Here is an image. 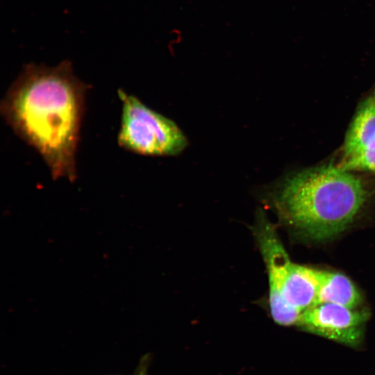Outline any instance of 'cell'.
Returning a JSON list of instances; mask_svg holds the SVG:
<instances>
[{"instance_id":"6da1fadb","label":"cell","mask_w":375,"mask_h":375,"mask_svg":"<svg viewBox=\"0 0 375 375\" xmlns=\"http://www.w3.org/2000/svg\"><path fill=\"white\" fill-rule=\"evenodd\" d=\"M88 88L69 60L55 67L30 63L1 101L7 124L38 151L53 179L74 182L77 177L76 153Z\"/></svg>"},{"instance_id":"7a4b0ae2","label":"cell","mask_w":375,"mask_h":375,"mask_svg":"<svg viewBox=\"0 0 375 375\" xmlns=\"http://www.w3.org/2000/svg\"><path fill=\"white\" fill-rule=\"evenodd\" d=\"M367 198L360 179L339 167L328 166L290 176L265 201L290 233L322 242L349 228Z\"/></svg>"},{"instance_id":"3957f363","label":"cell","mask_w":375,"mask_h":375,"mask_svg":"<svg viewBox=\"0 0 375 375\" xmlns=\"http://www.w3.org/2000/svg\"><path fill=\"white\" fill-rule=\"evenodd\" d=\"M122 102L117 142L129 151L148 156H173L188 146L178 126L144 104L133 95L118 90Z\"/></svg>"},{"instance_id":"277c9868","label":"cell","mask_w":375,"mask_h":375,"mask_svg":"<svg viewBox=\"0 0 375 375\" xmlns=\"http://www.w3.org/2000/svg\"><path fill=\"white\" fill-rule=\"evenodd\" d=\"M369 317L366 309L323 303L315 304L301 314V330L352 348H358L365 338Z\"/></svg>"},{"instance_id":"5b68a950","label":"cell","mask_w":375,"mask_h":375,"mask_svg":"<svg viewBox=\"0 0 375 375\" xmlns=\"http://www.w3.org/2000/svg\"><path fill=\"white\" fill-rule=\"evenodd\" d=\"M323 303L360 308L363 299L359 289L347 276L338 272L320 269L319 285L315 304Z\"/></svg>"},{"instance_id":"8992f818","label":"cell","mask_w":375,"mask_h":375,"mask_svg":"<svg viewBox=\"0 0 375 375\" xmlns=\"http://www.w3.org/2000/svg\"><path fill=\"white\" fill-rule=\"evenodd\" d=\"M375 145V100L365 101L357 110L345 137L344 158Z\"/></svg>"},{"instance_id":"52a82bcc","label":"cell","mask_w":375,"mask_h":375,"mask_svg":"<svg viewBox=\"0 0 375 375\" xmlns=\"http://www.w3.org/2000/svg\"><path fill=\"white\" fill-rule=\"evenodd\" d=\"M346 171H365L375 174V145L351 156L343 158L338 166Z\"/></svg>"},{"instance_id":"ba28073f","label":"cell","mask_w":375,"mask_h":375,"mask_svg":"<svg viewBox=\"0 0 375 375\" xmlns=\"http://www.w3.org/2000/svg\"><path fill=\"white\" fill-rule=\"evenodd\" d=\"M374 100H375V96H374Z\"/></svg>"}]
</instances>
